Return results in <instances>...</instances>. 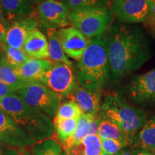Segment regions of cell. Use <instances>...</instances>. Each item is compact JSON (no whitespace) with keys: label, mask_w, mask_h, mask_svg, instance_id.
Here are the masks:
<instances>
[{"label":"cell","mask_w":155,"mask_h":155,"mask_svg":"<svg viewBox=\"0 0 155 155\" xmlns=\"http://www.w3.org/2000/svg\"><path fill=\"white\" fill-rule=\"evenodd\" d=\"M40 83L60 96H70L78 85L72 66L63 63H53L50 69L41 77Z\"/></svg>","instance_id":"obj_7"},{"label":"cell","mask_w":155,"mask_h":155,"mask_svg":"<svg viewBox=\"0 0 155 155\" xmlns=\"http://www.w3.org/2000/svg\"><path fill=\"white\" fill-rule=\"evenodd\" d=\"M79 119L55 120V129L57 134L62 142L71 138L77 129Z\"/></svg>","instance_id":"obj_25"},{"label":"cell","mask_w":155,"mask_h":155,"mask_svg":"<svg viewBox=\"0 0 155 155\" xmlns=\"http://www.w3.org/2000/svg\"><path fill=\"white\" fill-rule=\"evenodd\" d=\"M53 62L49 59H29L20 66L15 68L19 76L23 80L32 84L40 83L41 77L53 65Z\"/></svg>","instance_id":"obj_16"},{"label":"cell","mask_w":155,"mask_h":155,"mask_svg":"<svg viewBox=\"0 0 155 155\" xmlns=\"http://www.w3.org/2000/svg\"><path fill=\"white\" fill-rule=\"evenodd\" d=\"M102 152L101 139L98 134H90L78 146L66 152V155H101Z\"/></svg>","instance_id":"obj_20"},{"label":"cell","mask_w":155,"mask_h":155,"mask_svg":"<svg viewBox=\"0 0 155 155\" xmlns=\"http://www.w3.org/2000/svg\"><path fill=\"white\" fill-rule=\"evenodd\" d=\"M116 155H134V152L129 150H124L119 152Z\"/></svg>","instance_id":"obj_36"},{"label":"cell","mask_w":155,"mask_h":155,"mask_svg":"<svg viewBox=\"0 0 155 155\" xmlns=\"http://www.w3.org/2000/svg\"><path fill=\"white\" fill-rule=\"evenodd\" d=\"M128 91L131 99L138 104L155 101V68L134 78L129 83Z\"/></svg>","instance_id":"obj_11"},{"label":"cell","mask_w":155,"mask_h":155,"mask_svg":"<svg viewBox=\"0 0 155 155\" xmlns=\"http://www.w3.org/2000/svg\"><path fill=\"white\" fill-rule=\"evenodd\" d=\"M37 11L39 20L46 28H63L70 24V9L61 0H42Z\"/></svg>","instance_id":"obj_10"},{"label":"cell","mask_w":155,"mask_h":155,"mask_svg":"<svg viewBox=\"0 0 155 155\" xmlns=\"http://www.w3.org/2000/svg\"><path fill=\"white\" fill-rule=\"evenodd\" d=\"M5 154L6 153H5V150H4L2 144H0V155H5Z\"/></svg>","instance_id":"obj_38"},{"label":"cell","mask_w":155,"mask_h":155,"mask_svg":"<svg viewBox=\"0 0 155 155\" xmlns=\"http://www.w3.org/2000/svg\"><path fill=\"white\" fill-rule=\"evenodd\" d=\"M99 113L101 117L111 120L121 128L130 145L134 142L136 134L147 121L143 110L129 105L116 94L104 97Z\"/></svg>","instance_id":"obj_4"},{"label":"cell","mask_w":155,"mask_h":155,"mask_svg":"<svg viewBox=\"0 0 155 155\" xmlns=\"http://www.w3.org/2000/svg\"><path fill=\"white\" fill-rule=\"evenodd\" d=\"M82 115L81 108L74 101L71 100L63 103L57 112L55 120L79 119Z\"/></svg>","instance_id":"obj_26"},{"label":"cell","mask_w":155,"mask_h":155,"mask_svg":"<svg viewBox=\"0 0 155 155\" xmlns=\"http://www.w3.org/2000/svg\"><path fill=\"white\" fill-rule=\"evenodd\" d=\"M4 57L6 61L14 68H17L25 63L29 58L22 49L11 48L5 44Z\"/></svg>","instance_id":"obj_27"},{"label":"cell","mask_w":155,"mask_h":155,"mask_svg":"<svg viewBox=\"0 0 155 155\" xmlns=\"http://www.w3.org/2000/svg\"><path fill=\"white\" fill-rule=\"evenodd\" d=\"M15 94L25 104L55 119L61 106V96L40 83H35L19 89Z\"/></svg>","instance_id":"obj_6"},{"label":"cell","mask_w":155,"mask_h":155,"mask_svg":"<svg viewBox=\"0 0 155 155\" xmlns=\"http://www.w3.org/2000/svg\"><path fill=\"white\" fill-rule=\"evenodd\" d=\"M98 135L101 139H116L121 141L125 146L130 145L127 136L121 128L109 119L101 117Z\"/></svg>","instance_id":"obj_21"},{"label":"cell","mask_w":155,"mask_h":155,"mask_svg":"<svg viewBox=\"0 0 155 155\" xmlns=\"http://www.w3.org/2000/svg\"><path fill=\"white\" fill-rule=\"evenodd\" d=\"M0 110L38 142L53 135L55 126L49 116L25 104L15 94L0 100Z\"/></svg>","instance_id":"obj_3"},{"label":"cell","mask_w":155,"mask_h":155,"mask_svg":"<svg viewBox=\"0 0 155 155\" xmlns=\"http://www.w3.org/2000/svg\"><path fill=\"white\" fill-rule=\"evenodd\" d=\"M101 155H111V154H108V153H106V152H102L101 154Z\"/></svg>","instance_id":"obj_40"},{"label":"cell","mask_w":155,"mask_h":155,"mask_svg":"<svg viewBox=\"0 0 155 155\" xmlns=\"http://www.w3.org/2000/svg\"><path fill=\"white\" fill-rule=\"evenodd\" d=\"M19 89L17 87L12 86L0 81V100L5 97L14 94Z\"/></svg>","instance_id":"obj_30"},{"label":"cell","mask_w":155,"mask_h":155,"mask_svg":"<svg viewBox=\"0 0 155 155\" xmlns=\"http://www.w3.org/2000/svg\"><path fill=\"white\" fill-rule=\"evenodd\" d=\"M137 141L141 149L155 154V116L146 121L139 131Z\"/></svg>","instance_id":"obj_23"},{"label":"cell","mask_w":155,"mask_h":155,"mask_svg":"<svg viewBox=\"0 0 155 155\" xmlns=\"http://www.w3.org/2000/svg\"><path fill=\"white\" fill-rule=\"evenodd\" d=\"M4 45H5V43H1V44H0V55H1V54H2V51H3Z\"/></svg>","instance_id":"obj_39"},{"label":"cell","mask_w":155,"mask_h":155,"mask_svg":"<svg viewBox=\"0 0 155 155\" xmlns=\"http://www.w3.org/2000/svg\"><path fill=\"white\" fill-rule=\"evenodd\" d=\"M61 145L59 144L53 139H48L46 140L38 142L32 147V155H61Z\"/></svg>","instance_id":"obj_24"},{"label":"cell","mask_w":155,"mask_h":155,"mask_svg":"<svg viewBox=\"0 0 155 155\" xmlns=\"http://www.w3.org/2000/svg\"><path fill=\"white\" fill-rule=\"evenodd\" d=\"M102 152L111 155H116L126 147L121 141L116 139H101Z\"/></svg>","instance_id":"obj_29"},{"label":"cell","mask_w":155,"mask_h":155,"mask_svg":"<svg viewBox=\"0 0 155 155\" xmlns=\"http://www.w3.org/2000/svg\"><path fill=\"white\" fill-rule=\"evenodd\" d=\"M58 34L65 55L78 61L88 46L86 37L73 27L59 29Z\"/></svg>","instance_id":"obj_12"},{"label":"cell","mask_w":155,"mask_h":155,"mask_svg":"<svg viewBox=\"0 0 155 155\" xmlns=\"http://www.w3.org/2000/svg\"><path fill=\"white\" fill-rule=\"evenodd\" d=\"M152 5V0H113L111 9L120 22L139 24L150 18Z\"/></svg>","instance_id":"obj_8"},{"label":"cell","mask_w":155,"mask_h":155,"mask_svg":"<svg viewBox=\"0 0 155 155\" xmlns=\"http://www.w3.org/2000/svg\"><path fill=\"white\" fill-rule=\"evenodd\" d=\"M7 28L2 24H0V44L5 43V38Z\"/></svg>","instance_id":"obj_34"},{"label":"cell","mask_w":155,"mask_h":155,"mask_svg":"<svg viewBox=\"0 0 155 155\" xmlns=\"http://www.w3.org/2000/svg\"><path fill=\"white\" fill-rule=\"evenodd\" d=\"M106 38L112 80L139 69L152 57L150 40L139 27L115 25Z\"/></svg>","instance_id":"obj_1"},{"label":"cell","mask_w":155,"mask_h":155,"mask_svg":"<svg viewBox=\"0 0 155 155\" xmlns=\"http://www.w3.org/2000/svg\"><path fill=\"white\" fill-rule=\"evenodd\" d=\"M100 122V115L93 116L82 114L78 119L77 129L74 134L70 139L63 141L61 144L62 148L66 152L72 147L80 144L87 136L98 134Z\"/></svg>","instance_id":"obj_14"},{"label":"cell","mask_w":155,"mask_h":155,"mask_svg":"<svg viewBox=\"0 0 155 155\" xmlns=\"http://www.w3.org/2000/svg\"><path fill=\"white\" fill-rule=\"evenodd\" d=\"M38 17L32 15L9 25L6 32L5 44L11 48L22 49L28 34L38 26Z\"/></svg>","instance_id":"obj_13"},{"label":"cell","mask_w":155,"mask_h":155,"mask_svg":"<svg viewBox=\"0 0 155 155\" xmlns=\"http://www.w3.org/2000/svg\"><path fill=\"white\" fill-rule=\"evenodd\" d=\"M61 1H62V2H64V1H65V0H61Z\"/></svg>","instance_id":"obj_42"},{"label":"cell","mask_w":155,"mask_h":155,"mask_svg":"<svg viewBox=\"0 0 155 155\" xmlns=\"http://www.w3.org/2000/svg\"><path fill=\"white\" fill-rule=\"evenodd\" d=\"M145 26L147 28L150 35L155 40V19L149 18L145 22Z\"/></svg>","instance_id":"obj_31"},{"label":"cell","mask_w":155,"mask_h":155,"mask_svg":"<svg viewBox=\"0 0 155 155\" xmlns=\"http://www.w3.org/2000/svg\"><path fill=\"white\" fill-rule=\"evenodd\" d=\"M0 7L8 20L14 22L35 14L30 0H0Z\"/></svg>","instance_id":"obj_18"},{"label":"cell","mask_w":155,"mask_h":155,"mask_svg":"<svg viewBox=\"0 0 155 155\" xmlns=\"http://www.w3.org/2000/svg\"><path fill=\"white\" fill-rule=\"evenodd\" d=\"M70 97L81 108L82 114L97 116L101 109L100 91L83 88L77 85Z\"/></svg>","instance_id":"obj_15"},{"label":"cell","mask_w":155,"mask_h":155,"mask_svg":"<svg viewBox=\"0 0 155 155\" xmlns=\"http://www.w3.org/2000/svg\"><path fill=\"white\" fill-rule=\"evenodd\" d=\"M46 34L48 40L49 58L54 63H63L73 66V64L64 53L62 44L58 37V30L54 28H46Z\"/></svg>","instance_id":"obj_19"},{"label":"cell","mask_w":155,"mask_h":155,"mask_svg":"<svg viewBox=\"0 0 155 155\" xmlns=\"http://www.w3.org/2000/svg\"><path fill=\"white\" fill-rule=\"evenodd\" d=\"M5 155H32V154L30 152H26L24 150H20V148H11L6 152Z\"/></svg>","instance_id":"obj_32"},{"label":"cell","mask_w":155,"mask_h":155,"mask_svg":"<svg viewBox=\"0 0 155 155\" xmlns=\"http://www.w3.org/2000/svg\"><path fill=\"white\" fill-rule=\"evenodd\" d=\"M61 155H66V154H65V152H63V153H62V154Z\"/></svg>","instance_id":"obj_41"},{"label":"cell","mask_w":155,"mask_h":155,"mask_svg":"<svg viewBox=\"0 0 155 155\" xmlns=\"http://www.w3.org/2000/svg\"><path fill=\"white\" fill-rule=\"evenodd\" d=\"M68 22L87 38H94L105 33L111 25V16L106 7L72 11Z\"/></svg>","instance_id":"obj_5"},{"label":"cell","mask_w":155,"mask_h":155,"mask_svg":"<svg viewBox=\"0 0 155 155\" xmlns=\"http://www.w3.org/2000/svg\"><path fill=\"white\" fill-rule=\"evenodd\" d=\"M38 141L29 135L5 112L0 110V144L14 149L32 147Z\"/></svg>","instance_id":"obj_9"},{"label":"cell","mask_w":155,"mask_h":155,"mask_svg":"<svg viewBox=\"0 0 155 155\" xmlns=\"http://www.w3.org/2000/svg\"><path fill=\"white\" fill-rule=\"evenodd\" d=\"M152 9H151V14L150 18L155 19V0H152Z\"/></svg>","instance_id":"obj_37"},{"label":"cell","mask_w":155,"mask_h":155,"mask_svg":"<svg viewBox=\"0 0 155 155\" xmlns=\"http://www.w3.org/2000/svg\"><path fill=\"white\" fill-rule=\"evenodd\" d=\"M0 24L4 25L7 28H8L9 25L8 19H7V16H6L5 12L1 7H0Z\"/></svg>","instance_id":"obj_33"},{"label":"cell","mask_w":155,"mask_h":155,"mask_svg":"<svg viewBox=\"0 0 155 155\" xmlns=\"http://www.w3.org/2000/svg\"><path fill=\"white\" fill-rule=\"evenodd\" d=\"M76 78L79 86L98 91L111 78L106 36L103 35L89 40L77 64Z\"/></svg>","instance_id":"obj_2"},{"label":"cell","mask_w":155,"mask_h":155,"mask_svg":"<svg viewBox=\"0 0 155 155\" xmlns=\"http://www.w3.org/2000/svg\"><path fill=\"white\" fill-rule=\"evenodd\" d=\"M134 155H154V154L150 152V151L140 148L136 151L134 152Z\"/></svg>","instance_id":"obj_35"},{"label":"cell","mask_w":155,"mask_h":155,"mask_svg":"<svg viewBox=\"0 0 155 155\" xmlns=\"http://www.w3.org/2000/svg\"><path fill=\"white\" fill-rule=\"evenodd\" d=\"M0 81L17 87L19 90L30 85L17 74L15 68L6 61L4 56L0 58Z\"/></svg>","instance_id":"obj_22"},{"label":"cell","mask_w":155,"mask_h":155,"mask_svg":"<svg viewBox=\"0 0 155 155\" xmlns=\"http://www.w3.org/2000/svg\"><path fill=\"white\" fill-rule=\"evenodd\" d=\"M108 2V0H65L64 2L72 11H78L106 7Z\"/></svg>","instance_id":"obj_28"},{"label":"cell","mask_w":155,"mask_h":155,"mask_svg":"<svg viewBox=\"0 0 155 155\" xmlns=\"http://www.w3.org/2000/svg\"><path fill=\"white\" fill-rule=\"evenodd\" d=\"M22 50L30 58L48 59L49 58L48 38L38 28L28 34Z\"/></svg>","instance_id":"obj_17"}]
</instances>
